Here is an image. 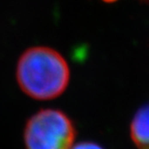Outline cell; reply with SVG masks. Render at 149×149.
Segmentation results:
<instances>
[{"label": "cell", "instance_id": "6da1fadb", "mask_svg": "<svg viewBox=\"0 0 149 149\" xmlns=\"http://www.w3.org/2000/svg\"><path fill=\"white\" fill-rule=\"evenodd\" d=\"M17 79L21 91L31 98L50 100L66 90L70 80L67 62L54 49L35 46L20 56Z\"/></svg>", "mask_w": 149, "mask_h": 149}, {"label": "cell", "instance_id": "7a4b0ae2", "mask_svg": "<svg viewBox=\"0 0 149 149\" xmlns=\"http://www.w3.org/2000/svg\"><path fill=\"white\" fill-rule=\"evenodd\" d=\"M76 138L72 120L59 110H41L28 119L24 129L27 149H71Z\"/></svg>", "mask_w": 149, "mask_h": 149}, {"label": "cell", "instance_id": "3957f363", "mask_svg": "<svg viewBox=\"0 0 149 149\" xmlns=\"http://www.w3.org/2000/svg\"><path fill=\"white\" fill-rule=\"evenodd\" d=\"M131 138L138 149H149V103L142 106L131 123Z\"/></svg>", "mask_w": 149, "mask_h": 149}, {"label": "cell", "instance_id": "5b68a950", "mask_svg": "<svg viewBox=\"0 0 149 149\" xmlns=\"http://www.w3.org/2000/svg\"><path fill=\"white\" fill-rule=\"evenodd\" d=\"M104 1H106V2H113V1H115V0H104Z\"/></svg>", "mask_w": 149, "mask_h": 149}, {"label": "cell", "instance_id": "277c9868", "mask_svg": "<svg viewBox=\"0 0 149 149\" xmlns=\"http://www.w3.org/2000/svg\"><path fill=\"white\" fill-rule=\"evenodd\" d=\"M71 149H104V148L101 147L99 144L93 143V142H81V143L75 145Z\"/></svg>", "mask_w": 149, "mask_h": 149}]
</instances>
